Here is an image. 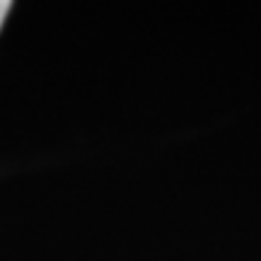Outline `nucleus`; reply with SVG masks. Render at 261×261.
I'll return each mask as SVG.
<instances>
[{
    "label": "nucleus",
    "instance_id": "nucleus-1",
    "mask_svg": "<svg viewBox=\"0 0 261 261\" xmlns=\"http://www.w3.org/2000/svg\"><path fill=\"white\" fill-rule=\"evenodd\" d=\"M10 10H12V3L10 0H0V29H3V22H5Z\"/></svg>",
    "mask_w": 261,
    "mask_h": 261
}]
</instances>
